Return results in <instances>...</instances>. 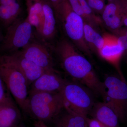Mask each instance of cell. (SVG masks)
I'll list each match as a JSON object with an SVG mask.
<instances>
[{
    "label": "cell",
    "mask_w": 127,
    "mask_h": 127,
    "mask_svg": "<svg viewBox=\"0 0 127 127\" xmlns=\"http://www.w3.org/2000/svg\"><path fill=\"white\" fill-rule=\"evenodd\" d=\"M54 51L64 70L74 81L106 101V90L103 82L99 79L90 62L70 41L62 38L57 43Z\"/></svg>",
    "instance_id": "cell-1"
},
{
    "label": "cell",
    "mask_w": 127,
    "mask_h": 127,
    "mask_svg": "<svg viewBox=\"0 0 127 127\" xmlns=\"http://www.w3.org/2000/svg\"><path fill=\"white\" fill-rule=\"evenodd\" d=\"M55 13L57 19L61 22L68 40L79 51L91 57L92 52L84 38L83 18L72 10L67 0L60 4Z\"/></svg>",
    "instance_id": "cell-2"
},
{
    "label": "cell",
    "mask_w": 127,
    "mask_h": 127,
    "mask_svg": "<svg viewBox=\"0 0 127 127\" xmlns=\"http://www.w3.org/2000/svg\"><path fill=\"white\" fill-rule=\"evenodd\" d=\"M28 102L29 114L45 123L54 120L65 106L61 92L30 93Z\"/></svg>",
    "instance_id": "cell-3"
},
{
    "label": "cell",
    "mask_w": 127,
    "mask_h": 127,
    "mask_svg": "<svg viewBox=\"0 0 127 127\" xmlns=\"http://www.w3.org/2000/svg\"><path fill=\"white\" fill-rule=\"evenodd\" d=\"M61 92L65 105L87 118L94 102L93 93L78 82L67 80Z\"/></svg>",
    "instance_id": "cell-4"
},
{
    "label": "cell",
    "mask_w": 127,
    "mask_h": 127,
    "mask_svg": "<svg viewBox=\"0 0 127 127\" xmlns=\"http://www.w3.org/2000/svg\"><path fill=\"white\" fill-rule=\"evenodd\" d=\"M0 76L17 105L29 113V86L25 76L15 68L5 65H0Z\"/></svg>",
    "instance_id": "cell-5"
},
{
    "label": "cell",
    "mask_w": 127,
    "mask_h": 127,
    "mask_svg": "<svg viewBox=\"0 0 127 127\" xmlns=\"http://www.w3.org/2000/svg\"><path fill=\"white\" fill-rule=\"evenodd\" d=\"M33 28L27 17L18 18L7 28L1 44V51L9 54L25 47L32 40Z\"/></svg>",
    "instance_id": "cell-6"
},
{
    "label": "cell",
    "mask_w": 127,
    "mask_h": 127,
    "mask_svg": "<svg viewBox=\"0 0 127 127\" xmlns=\"http://www.w3.org/2000/svg\"><path fill=\"white\" fill-rule=\"evenodd\" d=\"M103 82L106 100L118 117L124 122L127 114V84L125 80L113 75L108 76Z\"/></svg>",
    "instance_id": "cell-7"
},
{
    "label": "cell",
    "mask_w": 127,
    "mask_h": 127,
    "mask_svg": "<svg viewBox=\"0 0 127 127\" xmlns=\"http://www.w3.org/2000/svg\"><path fill=\"white\" fill-rule=\"evenodd\" d=\"M0 65L11 67L21 73L31 85L46 70L25 57L19 51L0 56Z\"/></svg>",
    "instance_id": "cell-8"
},
{
    "label": "cell",
    "mask_w": 127,
    "mask_h": 127,
    "mask_svg": "<svg viewBox=\"0 0 127 127\" xmlns=\"http://www.w3.org/2000/svg\"><path fill=\"white\" fill-rule=\"evenodd\" d=\"M19 51L26 58L46 70L55 69L52 56L45 44L32 40Z\"/></svg>",
    "instance_id": "cell-9"
},
{
    "label": "cell",
    "mask_w": 127,
    "mask_h": 127,
    "mask_svg": "<svg viewBox=\"0 0 127 127\" xmlns=\"http://www.w3.org/2000/svg\"><path fill=\"white\" fill-rule=\"evenodd\" d=\"M103 35L104 40V45L98 55L113 65L118 71L120 77L125 80L119 67V62L124 53L123 47L114 34L104 33Z\"/></svg>",
    "instance_id": "cell-10"
},
{
    "label": "cell",
    "mask_w": 127,
    "mask_h": 127,
    "mask_svg": "<svg viewBox=\"0 0 127 127\" xmlns=\"http://www.w3.org/2000/svg\"><path fill=\"white\" fill-rule=\"evenodd\" d=\"M67 80L60 76L55 69L46 71L32 83L30 93L60 92Z\"/></svg>",
    "instance_id": "cell-11"
},
{
    "label": "cell",
    "mask_w": 127,
    "mask_h": 127,
    "mask_svg": "<svg viewBox=\"0 0 127 127\" xmlns=\"http://www.w3.org/2000/svg\"><path fill=\"white\" fill-rule=\"evenodd\" d=\"M124 11L120 0L109 2L102 13L101 20L112 32L122 27V21Z\"/></svg>",
    "instance_id": "cell-12"
},
{
    "label": "cell",
    "mask_w": 127,
    "mask_h": 127,
    "mask_svg": "<svg viewBox=\"0 0 127 127\" xmlns=\"http://www.w3.org/2000/svg\"><path fill=\"white\" fill-rule=\"evenodd\" d=\"M89 114L107 127H119L118 117L106 102H95Z\"/></svg>",
    "instance_id": "cell-13"
},
{
    "label": "cell",
    "mask_w": 127,
    "mask_h": 127,
    "mask_svg": "<svg viewBox=\"0 0 127 127\" xmlns=\"http://www.w3.org/2000/svg\"><path fill=\"white\" fill-rule=\"evenodd\" d=\"M21 118L17 104L11 97L0 102V127H16Z\"/></svg>",
    "instance_id": "cell-14"
},
{
    "label": "cell",
    "mask_w": 127,
    "mask_h": 127,
    "mask_svg": "<svg viewBox=\"0 0 127 127\" xmlns=\"http://www.w3.org/2000/svg\"><path fill=\"white\" fill-rule=\"evenodd\" d=\"M44 19L39 36L45 42L52 40L56 35L57 18L55 10L49 1L43 0Z\"/></svg>",
    "instance_id": "cell-15"
},
{
    "label": "cell",
    "mask_w": 127,
    "mask_h": 127,
    "mask_svg": "<svg viewBox=\"0 0 127 127\" xmlns=\"http://www.w3.org/2000/svg\"><path fill=\"white\" fill-rule=\"evenodd\" d=\"M87 119L65 105L53 121L55 127H87Z\"/></svg>",
    "instance_id": "cell-16"
},
{
    "label": "cell",
    "mask_w": 127,
    "mask_h": 127,
    "mask_svg": "<svg viewBox=\"0 0 127 127\" xmlns=\"http://www.w3.org/2000/svg\"><path fill=\"white\" fill-rule=\"evenodd\" d=\"M43 0H26L28 11L27 18L39 35L44 22Z\"/></svg>",
    "instance_id": "cell-17"
},
{
    "label": "cell",
    "mask_w": 127,
    "mask_h": 127,
    "mask_svg": "<svg viewBox=\"0 0 127 127\" xmlns=\"http://www.w3.org/2000/svg\"><path fill=\"white\" fill-rule=\"evenodd\" d=\"M84 38L87 45L91 51L98 55L104 45L103 35L96 31V29L88 23L84 22Z\"/></svg>",
    "instance_id": "cell-18"
},
{
    "label": "cell",
    "mask_w": 127,
    "mask_h": 127,
    "mask_svg": "<svg viewBox=\"0 0 127 127\" xmlns=\"http://www.w3.org/2000/svg\"><path fill=\"white\" fill-rule=\"evenodd\" d=\"M22 11L18 1L11 4L0 5V23L6 29L18 20Z\"/></svg>",
    "instance_id": "cell-19"
},
{
    "label": "cell",
    "mask_w": 127,
    "mask_h": 127,
    "mask_svg": "<svg viewBox=\"0 0 127 127\" xmlns=\"http://www.w3.org/2000/svg\"><path fill=\"white\" fill-rule=\"evenodd\" d=\"M113 32L123 47L124 53L127 55V28L122 27Z\"/></svg>",
    "instance_id": "cell-20"
},
{
    "label": "cell",
    "mask_w": 127,
    "mask_h": 127,
    "mask_svg": "<svg viewBox=\"0 0 127 127\" xmlns=\"http://www.w3.org/2000/svg\"><path fill=\"white\" fill-rule=\"evenodd\" d=\"M87 1L94 12L102 14L106 6L104 0H88Z\"/></svg>",
    "instance_id": "cell-21"
},
{
    "label": "cell",
    "mask_w": 127,
    "mask_h": 127,
    "mask_svg": "<svg viewBox=\"0 0 127 127\" xmlns=\"http://www.w3.org/2000/svg\"><path fill=\"white\" fill-rule=\"evenodd\" d=\"M10 97V93L0 76V102L5 101Z\"/></svg>",
    "instance_id": "cell-22"
},
{
    "label": "cell",
    "mask_w": 127,
    "mask_h": 127,
    "mask_svg": "<svg viewBox=\"0 0 127 127\" xmlns=\"http://www.w3.org/2000/svg\"><path fill=\"white\" fill-rule=\"evenodd\" d=\"M87 123L88 127H107L99 121L92 118H87Z\"/></svg>",
    "instance_id": "cell-23"
},
{
    "label": "cell",
    "mask_w": 127,
    "mask_h": 127,
    "mask_svg": "<svg viewBox=\"0 0 127 127\" xmlns=\"http://www.w3.org/2000/svg\"><path fill=\"white\" fill-rule=\"evenodd\" d=\"M17 1L18 0H0V5H10Z\"/></svg>",
    "instance_id": "cell-24"
},
{
    "label": "cell",
    "mask_w": 127,
    "mask_h": 127,
    "mask_svg": "<svg viewBox=\"0 0 127 127\" xmlns=\"http://www.w3.org/2000/svg\"><path fill=\"white\" fill-rule=\"evenodd\" d=\"M35 127H49L45 123L40 121H37L34 124Z\"/></svg>",
    "instance_id": "cell-25"
},
{
    "label": "cell",
    "mask_w": 127,
    "mask_h": 127,
    "mask_svg": "<svg viewBox=\"0 0 127 127\" xmlns=\"http://www.w3.org/2000/svg\"><path fill=\"white\" fill-rule=\"evenodd\" d=\"M122 27L127 28V14L124 11V14L123 17L122 21Z\"/></svg>",
    "instance_id": "cell-26"
},
{
    "label": "cell",
    "mask_w": 127,
    "mask_h": 127,
    "mask_svg": "<svg viewBox=\"0 0 127 127\" xmlns=\"http://www.w3.org/2000/svg\"><path fill=\"white\" fill-rule=\"evenodd\" d=\"M120 0L122 4L124 11L127 14V0Z\"/></svg>",
    "instance_id": "cell-27"
},
{
    "label": "cell",
    "mask_w": 127,
    "mask_h": 127,
    "mask_svg": "<svg viewBox=\"0 0 127 127\" xmlns=\"http://www.w3.org/2000/svg\"><path fill=\"white\" fill-rule=\"evenodd\" d=\"M3 38H4V37L2 36V34H1V32L0 31V43L1 44L2 40H3Z\"/></svg>",
    "instance_id": "cell-28"
},
{
    "label": "cell",
    "mask_w": 127,
    "mask_h": 127,
    "mask_svg": "<svg viewBox=\"0 0 127 127\" xmlns=\"http://www.w3.org/2000/svg\"><path fill=\"white\" fill-rule=\"evenodd\" d=\"M47 0L48 1H49V0Z\"/></svg>",
    "instance_id": "cell-29"
},
{
    "label": "cell",
    "mask_w": 127,
    "mask_h": 127,
    "mask_svg": "<svg viewBox=\"0 0 127 127\" xmlns=\"http://www.w3.org/2000/svg\"><path fill=\"white\" fill-rule=\"evenodd\" d=\"M86 1L88 0H86Z\"/></svg>",
    "instance_id": "cell-30"
}]
</instances>
